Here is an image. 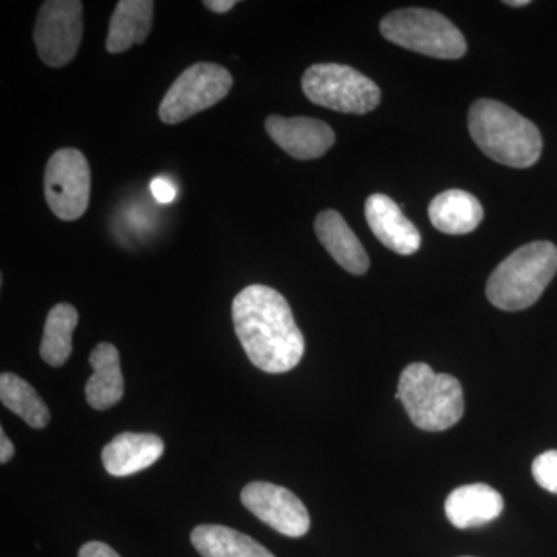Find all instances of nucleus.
<instances>
[{"label": "nucleus", "instance_id": "nucleus-25", "mask_svg": "<svg viewBox=\"0 0 557 557\" xmlns=\"http://www.w3.org/2000/svg\"><path fill=\"white\" fill-rule=\"evenodd\" d=\"M14 456V446L7 437L5 431H0V463H9L11 458Z\"/></svg>", "mask_w": 557, "mask_h": 557}, {"label": "nucleus", "instance_id": "nucleus-15", "mask_svg": "<svg viewBox=\"0 0 557 557\" xmlns=\"http://www.w3.org/2000/svg\"><path fill=\"white\" fill-rule=\"evenodd\" d=\"M314 231L329 255L344 270L357 276L368 273L370 265L368 252L339 212L333 209L322 211L314 220Z\"/></svg>", "mask_w": 557, "mask_h": 557}, {"label": "nucleus", "instance_id": "nucleus-26", "mask_svg": "<svg viewBox=\"0 0 557 557\" xmlns=\"http://www.w3.org/2000/svg\"><path fill=\"white\" fill-rule=\"evenodd\" d=\"M203 5L214 13L223 14L228 13L237 5L236 0H205Z\"/></svg>", "mask_w": 557, "mask_h": 557}, {"label": "nucleus", "instance_id": "nucleus-8", "mask_svg": "<svg viewBox=\"0 0 557 557\" xmlns=\"http://www.w3.org/2000/svg\"><path fill=\"white\" fill-rule=\"evenodd\" d=\"M91 174L89 161L78 149L57 150L50 157L44 177L47 203L64 222L83 218L89 208Z\"/></svg>", "mask_w": 557, "mask_h": 557}, {"label": "nucleus", "instance_id": "nucleus-18", "mask_svg": "<svg viewBox=\"0 0 557 557\" xmlns=\"http://www.w3.org/2000/svg\"><path fill=\"white\" fill-rule=\"evenodd\" d=\"M152 0H121L110 17L106 49L109 53H123L135 44L145 42L152 28Z\"/></svg>", "mask_w": 557, "mask_h": 557}, {"label": "nucleus", "instance_id": "nucleus-7", "mask_svg": "<svg viewBox=\"0 0 557 557\" xmlns=\"http://www.w3.org/2000/svg\"><path fill=\"white\" fill-rule=\"evenodd\" d=\"M233 87L225 67L199 62L186 69L164 95L159 115L166 124H178L222 101Z\"/></svg>", "mask_w": 557, "mask_h": 557}, {"label": "nucleus", "instance_id": "nucleus-11", "mask_svg": "<svg viewBox=\"0 0 557 557\" xmlns=\"http://www.w3.org/2000/svg\"><path fill=\"white\" fill-rule=\"evenodd\" d=\"M267 134L296 160L321 159L335 145V132L324 121L307 116L271 115L265 121Z\"/></svg>", "mask_w": 557, "mask_h": 557}, {"label": "nucleus", "instance_id": "nucleus-27", "mask_svg": "<svg viewBox=\"0 0 557 557\" xmlns=\"http://www.w3.org/2000/svg\"><path fill=\"white\" fill-rule=\"evenodd\" d=\"M530 0H507V2H505V5H509V7H527V5H530Z\"/></svg>", "mask_w": 557, "mask_h": 557}, {"label": "nucleus", "instance_id": "nucleus-13", "mask_svg": "<svg viewBox=\"0 0 557 557\" xmlns=\"http://www.w3.org/2000/svg\"><path fill=\"white\" fill-rule=\"evenodd\" d=\"M502 494L486 483L457 487L445 502L446 518L458 530L483 527L504 512Z\"/></svg>", "mask_w": 557, "mask_h": 557}, {"label": "nucleus", "instance_id": "nucleus-4", "mask_svg": "<svg viewBox=\"0 0 557 557\" xmlns=\"http://www.w3.org/2000/svg\"><path fill=\"white\" fill-rule=\"evenodd\" d=\"M395 398L421 431H448L465 413L460 381L448 373H435L424 362H413L403 370Z\"/></svg>", "mask_w": 557, "mask_h": 557}, {"label": "nucleus", "instance_id": "nucleus-22", "mask_svg": "<svg viewBox=\"0 0 557 557\" xmlns=\"http://www.w3.org/2000/svg\"><path fill=\"white\" fill-rule=\"evenodd\" d=\"M537 485L548 493L557 494V450H547L533 461L531 467Z\"/></svg>", "mask_w": 557, "mask_h": 557}, {"label": "nucleus", "instance_id": "nucleus-24", "mask_svg": "<svg viewBox=\"0 0 557 557\" xmlns=\"http://www.w3.org/2000/svg\"><path fill=\"white\" fill-rule=\"evenodd\" d=\"M78 557H121L119 553L115 552L109 545L102 544V542H87L83 548L79 549Z\"/></svg>", "mask_w": 557, "mask_h": 557}, {"label": "nucleus", "instance_id": "nucleus-5", "mask_svg": "<svg viewBox=\"0 0 557 557\" xmlns=\"http://www.w3.org/2000/svg\"><path fill=\"white\" fill-rule=\"evenodd\" d=\"M380 30L392 44L437 60H460L468 50L456 25L434 10L392 11L381 21Z\"/></svg>", "mask_w": 557, "mask_h": 557}, {"label": "nucleus", "instance_id": "nucleus-2", "mask_svg": "<svg viewBox=\"0 0 557 557\" xmlns=\"http://www.w3.org/2000/svg\"><path fill=\"white\" fill-rule=\"evenodd\" d=\"M468 126L475 145L497 163L523 170L541 159L542 137L536 124L504 102L475 101L469 109Z\"/></svg>", "mask_w": 557, "mask_h": 557}, {"label": "nucleus", "instance_id": "nucleus-10", "mask_svg": "<svg viewBox=\"0 0 557 557\" xmlns=\"http://www.w3.org/2000/svg\"><path fill=\"white\" fill-rule=\"evenodd\" d=\"M240 500L256 518L284 536L302 537L309 533V511L287 487L269 482H252L242 491Z\"/></svg>", "mask_w": 557, "mask_h": 557}, {"label": "nucleus", "instance_id": "nucleus-9", "mask_svg": "<svg viewBox=\"0 0 557 557\" xmlns=\"http://www.w3.org/2000/svg\"><path fill=\"white\" fill-rule=\"evenodd\" d=\"M83 39V3L78 0L44 2L35 25L40 61L60 69L75 60Z\"/></svg>", "mask_w": 557, "mask_h": 557}, {"label": "nucleus", "instance_id": "nucleus-6", "mask_svg": "<svg viewBox=\"0 0 557 557\" xmlns=\"http://www.w3.org/2000/svg\"><path fill=\"white\" fill-rule=\"evenodd\" d=\"M302 90L311 102L341 113L364 115L381 101L380 87L343 64H314L304 73Z\"/></svg>", "mask_w": 557, "mask_h": 557}, {"label": "nucleus", "instance_id": "nucleus-12", "mask_svg": "<svg viewBox=\"0 0 557 557\" xmlns=\"http://www.w3.org/2000/svg\"><path fill=\"white\" fill-rule=\"evenodd\" d=\"M366 219L376 239L397 255L410 256L420 249V233L391 197L370 196L366 201Z\"/></svg>", "mask_w": 557, "mask_h": 557}, {"label": "nucleus", "instance_id": "nucleus-28", "mask_svg": "<svg viewBox=\"0 0 557 557\" xmlns=\"http://www.w3.org/2000/svg\"><path fill=\"white\" fill-rule=\"evenodd\" d=\"M463 557H469V556H463Z\"/></svg>", "mask_w": 557, "mask_h": 557}, {"label": "nucleus", "instance_id": "nucleus-16", "mask_svg": "<svg viewBox=\"0 0 557 557\" xmlns=\"http://www.w3.org/2000/svg\"><path fill=\"white\" fill-rule=\"evenodd\" d=\"M94 375L86 384V398L91 408L106 410L119 405L124 394L119 348L110 343L98 344L90 354Z\"/></svg>", "mask_w": 557, "mask_h": 557}, {"label": "nucleus", "instance_id": "nucleus-3", "mask_svg": "<svg viewBox=\"0 0 557 557\" xmlns=\"http://www.w3.org/2000/svg\"><path fill=\"white\" fill-rule=\"evenodd\" d=\"M557 273V247L552 242H531L516 249L486 284V296L497 309H530L541 299Z\"/></svg>", "mask_w": 557, "mask_h": 557}, {"label": "nucleus", "instance_id": "nucleus-14", "mask_svg": "<svg viewBox=\"0 0 557 557\" xmlns=\"http://www.w3.org/2000/svg\"><path fill=\"white\" fill-rule=\"evenodd\" d=\"M163 453L164 443L159 435L124 432L102 449V463L113 478H127L152 467Z\"/></svg>", "mask_w": 557, "mask_h": 557}, {"label": "nucleus", "instance_id": "nucleus-1", "mask_svg": "<svg viewBox=\"0 0 557 557\" xmlns=\"http://www.w3.org/2000/svg\"><path fill=\"white\" fill-rule=\"evenodd\" d=\"M237 338L249 361L267 373L289 372L306 351L287 299L267 285H249L233 302Z\"/></svg>", "mask_w": 557, "mask_h": 557}, {"label": "nucleus", "instance_id": "nucleus-20", "mask_svg": "<svg viewBox=\"0 0 557 557\" xmlns=\"http://www.w3.org/2000/svg\"><path fill=\"white\" fill-rule=\"evenodd\" d=\"M78 321V311L70 304H58L50 310L40 343V358L51 368H61L67 362L73 350V332Z\"/></svg>", "mask_w": 557, "mask_h": 557}, {"label": "nucleus", "instance_id": "nucleus-23", "mask_svg": "<svg viewBox=\"0 0 557 557\" xmlns=\"http://www.w3.org/2000/svg\"><path fill=\"white\" fill-rule=\"evenodd\" d=\"M150 190H152L156 200L163 205L172 203L175 197H177V189H175V186L166 178L153 180L152 185H150Z\"/></svg>", "mask_w": 557, "mask_h": 557}, {"label": "nucleus", "instance_id": "nucleus-21", "mask_svg": "<svg viewBox=\"0 0 557 557\" xmlns=\"http://www.w3.org/2000/svg\"><path fill=\"white\" fill-rule=\"evenodd\" d=\"M0 399L11 412L21 417L28 426L44 429L49 424L50 410L38 392L14 373H2L0 376Z\"/></svg>", "mask_w": 557, "mask_h": 557}, {"label": "nucleus", "instance_id": "nucleus-17", "mask_svg": "<svg viewBox=\"0 0 557 557\" xmlns=\"http://www.w3.org/2000/svg\"><path fill=\"white\" fill-rule=\"evenodd\" d=\"M429 219L442 233L461 236L472 233L482 223L483 208L467 190L449 189L431 201Z\"/></svg>", "mask_w": 557, "mask_h": 557}, {"label": "nucleus", "instance_id": "nucleus-19", "mask_svg": "<svg viewBox=\"0 0 557 557\" xmlns=\"http://www.w3.org/2000/svg\"><path fill=\"white\" fill-rule=\"evenodd\" d=\"M190 541L201 557H276L255 539L228 527H197Z\"/></svg>", "mask_w": 557, "mask_h": 557}]
</instances>
